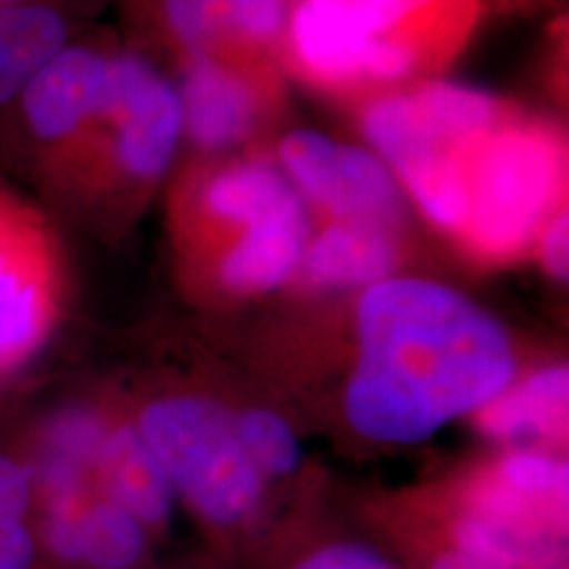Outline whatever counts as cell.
<instances>
[{"mask_svg":"<svg viewBox=\"0 0 569 569\" xmlns=\"http://www.w3.org/2000/svg\"><path fill=\"white\" fill-rule=\"evenodd\" d=\"M565 177V142L557 132L501 119L467 159L461 240L488 259L525 251L557 213Z\"/></svg>","mask_w":569,"mask_h":569,"instance_id":"8992f818","label":"cell"},{"mask_svg":"<svg viewBox=\"0 0 569 569\" xmlns=\"http://www.w3.org/2000/svg\"><path fill=\"white\" fill-rule=\"evenodd\" d=\"M71 13L59 6H0V106L17 101L27 82L71 42Z\"/></svg>","mask_w":569,"mask_h":569,"instance_id":"5bb4252c","label":"cell"},{"mask_svg":"<svg viewBox=\"0 0 569 569\" xmlns=\"http://www.w3.org/2000/svg\"><path fill=\"white\" fill-rule=\"evenodd\" d=\"M111 53L67 42L19 92L21 124L34 146L51 148L71 134L109 98Z\"/></svg>","mask_w":569,"mask_h":569,"instance_id":"30bf717a","label":"cell"},{"mask_svg":"<svg viewBox=\"0 0 569 569\" xmlns=\"http://www.w3.org/2000/svg\"><path fill=\"white\" fill-rule=\"evenodd\" d=\"M498 122V103L486 92L430 82L369 106L365 132L427 217L459 232L465 222L467 159Z\"/></svg>","mask_w":569,"mask_h":569,"instance_id":"3957f363","label":"cell"},{"mask_svg":"<svg viewBox=\"0 0 569 569\" xmlns=\"http://www.w3.org/2000/svg\"><path fill=\"white\" fill-rule=\"evenodd\" d=\"M234 427H238V438L248 459L267 482L298 472L303 461L301 443L293 427L280 415L269 409H248L234 415Z\"/></svg>","mask_w":569,"mask_h":569,"instance_id":"ffe728a7","label":"cell"},{"mask_svg":"<svg viewBox=\"0 0 569 569\" xmlns=\"http://www.w3.org/2000/svg\"><path fill=\"white\" fill-rule=\"evenodd\" d=\"M356 332L346 419L377 443H419L515 382L507 330L438 282L396 277L369 284Z\"/></svg>","mask_w":569,"mask_h":569,"instance_id":"6da1fadb","label":"cell"},{"mask_svg":"<svg viewBox=\"0 0 569 569\" xmlns=\"http://www.w3.org/2000/svg\"><path fill=\"white\" fill-rule=\"evenodd\" d=\"M309 219L303 213L248 227L219 261V280L238 293H264L301 267Z\"/></svg>","mask_w":569,"mask_h":569,"instance_id":"e0dca14e","label":"cell"},{"mask_svg":"<svg viewBox=\"0 0 569 569\" xmlns=\"http://www.w3.org/2000/svg\"><path fill=\"white\" fill-rule=\"evenodd\" d=\"M98 475L106 493L130 511L151 536H159L172 525L177 496L138 427H106L98 451Z\"/></svg>","mask_w":569,"mask_h":569,"instance_id":"4fadbf2b","label":"cell"},{"mask_svg":"<svg viewBox=\"0 0 569 569\" xmlns=\"http://www.w3.org/2000/svg\"><path fill=\"white\" fill-rule=\"evenodd\" d=\"M82 0H0V6H59V9L74 11Z\"/></svg>","mask_w":569,"mask_h":569,"instance_id":"cb8c5ba5","label":"cell"},{"mask_svg":"<svg viewBox=\"0 0 569 569\" xmlns=\"http://www.w3.org/2000/svg\"><path fill=\"white\" fill-rule=\"evenodd\" d=\"M480 0H290L288 38L306 74L325 82L365 77L372 46L436 61L478 19Z\"/></svg>","mask_w":569,"mask_h":569,"instance_id":"277c9868","label":"cell"},{"mask_svg":"<svg viewBox=\"0 0 569 569\" xmlns=\"http://www.w3.org/2000/svg\"><path fill=\"white\" fill-rule=\"evenodd\" d=\"M569 372L553 365L509 386L478 411L480 427L501 440H559L567 432Z\"/></svg>","mask_w":569,"mask_h":569,"instance_id":"9a60e30c","label":"cell"},{"mask_svg":"<svg viewBox=\"0 0 569 569\" xmlns=\"http://www.w3.org/2000/svg\"><path fill=\"white\" fill-rule=\"evenodd\" d=\"M103 113L111 127V174L146 182L169 167L182 132L180 96L151 63L132 53H111Z\"/></svg>","mask_w":569,"mask_h":569,"instance_id":"ba28073f","label":"cell"},{"mask_svg":"<svg viewBox=\"0 0 569 569\" xmlns=\"http://www.w3.org/2000/svg\"><path fill=\"white\" fill-rule=\"evenodd\" d=\"M430 569H501V567H493V565H488V561H480V559L469 557V553L451 549L448 553H440V557L432 561Z\"/></svg>","mask_w":569,"mask_h":569,"instance_id":"603a6c76","label":"cell"},{"mask_svg":"<svg viewBox=\"0 0 569 569\" xmlns=\"http://www.w3.org/2000/svg\"><path fill=\"white\" fill-rule=\"evenodd\" d=\"M290 569H396L390 561L375 551L372 546L356 540H332L303 553Z\"/></svg>","mask_w":569,"mask_h":569,"instance_id":"44dd1931","label":"cell"},{"mask_svg":"<svg viewBox=\"0 0 569 569\" xmlns=\"http://www.w3.org/2000/svg\"><path fill=\"white\" fill-rule=\"evenodd\" d=\"M182 127L201 148L219 151L251 130L256 92L238 63L193 56L182 80Z\"/></svg>","mask_w":569,"mask_h":569,"instance_id":"7c38bea8","label":"cell"},{"mask_svg":"<svg viewBox=\"0 0 569 569\" xmlns=\"http://www.w3.org/2000/svg\"><path fill=\"white\" fill-rule=\"evenodd\" d=\"M101 427L56 417L30 467L38 551L63 569H138L153 536L106 493L98 475Z\"/></svg>","mask_w":569,"mask_h":569,"instance_id":"7a4b0ae2","label":"cell"},{"mask_svg":"<svg viewBox=\"0 0 569 569\" xmlns=\"http://www.w3.org/2000/svg\"><path fill=\"white\" fill-rule=\"evenodd\" d=\"M159 17L193 56L234 63L288 34L290 0H156Z\"/></svg>","mask_w":569,"mask_h":569,"instance_id":"8fae6325","label":"cell"},{"mask_svg":"<svg viewBox=\"0 0 569 569\" xmlns=\"http://www.w3.org/2000/svg\"><path fill=\"white\" fill-rule=\"evenodd\" d=\"M396 264L390 227L336 222L325 227L303 251V274L315 284H375Z\"/></svg>","mask_w":569,"mask_h":569,"instance_id":"2e32d148","label":"cell"},{"mask_svg":"<svg viewBox=\"0 0 569 569\" xmlns=\"http://www.w3.org/2000/svg\"><path fill=\"white\" fill-rule=\"evenodd\" d=\"M63 264L46 217L0 184V377L24 365L59 317Z\"/></svg>","mask_w":569,"mask_h":569,"instance_id":"52a82bcc","label":"cell"},{"mask_svg":"<svg viewBox=\"0 0 569 569\" xmlns=\"http://www.w3.org/2000/svg\"><path fill=\"white\" fill-rule=\"evenodd\" d=\"M138 432L167 472L177 501L217 530L243 528L264 507L267 480L238 438L234 415L201 396L148 403Z\"/></svg>","mask_w":569,"mask_h":569,"instance_id":"5b68a950","label":"cell"},{"mask_svg":"<svg viewBox=\"0 0 569 569\" xmlns=\"http://www.w3.org/2000/svg\"><path fill=\"white\" fill-rule=\"evenodd\" d=\"M567 211H557L549 219V227H546L543 234V261L546 267L551 269L553 277H561L567 280V256H569V243H567Z\"/></svg>","mask_w":569,"mask_h":569,"instance_id":"7402d4cb","label":"cell"},{"mask_svg":"<svg viewBox=\"0 0 569 569\" xmlns=\"http://www.w3.org/2000/svg\"><path fill=\"white\" fill-rule=\"evenodd\" d=\"M30 467L0 451V569L38 567Z\"/></svg>","mask_w":569,"mask_h":569,"instance_id":"d6986e66","label":"cell"},{"mask_svg":"<svg viewBox=\"0 0 569 569\" xmlns=\"http://www.w3.org/2000/svg\"><path fill=\"white\" fill-rule=\"evenodd\" d=\"M201 201L217 222L246 230L306 211L293 184L264 161L234 163L217 172L206 182Z\"/></svg>","mask_w":569,"mask_h":569,"instance_id":"ac0fdd59","label":"cell"},{"mask_svg":"<svg viewBox=\"0 0 569 569\" xmlns=\"http://www.w3.org/2000/svg\"><path fill=\"white\" fill-rule=\"evenodd\" d=\"M280 161L311 201L322 206L338 222L382 224L398 217L401 196L396 180L361 148L343 146L327 134L298 130L280 146Z\"/></svg>","mask_w":569,"mask_h":569,"instance_id":"9c48e42d","label":"cell"}]
</instances>
